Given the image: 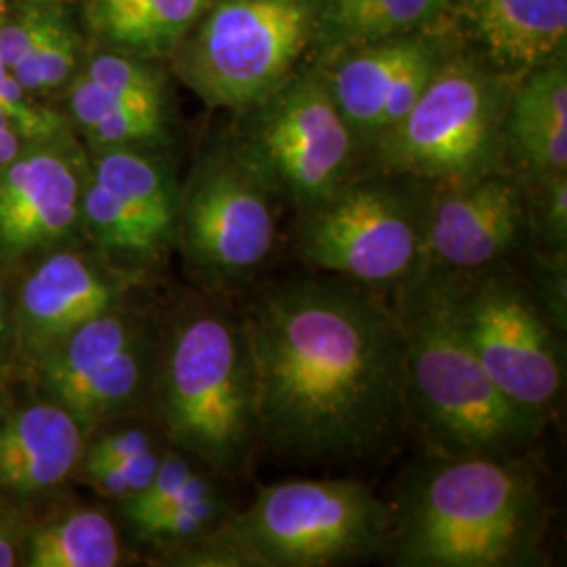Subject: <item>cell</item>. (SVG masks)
Returning a JSON list of instances; mask_svg holds the SVG:
<instances>
[{"instance_id": "obj_23", "label": "cell", "mask_w": 567, "mask_h": 567, "mask_svg": "<svg viewBox=\"0 0 567 567\" xmlns=\"http://www.w3.org/2000/svg\"><path fill=\"white\" fill-rule=\"evenodd\" d=\"M122 559L114 524L100 511H79L39 529L30 540V566L112 567Z\"/></svg>"}, {"instance_id": "obj_28", "label": "cell", "mask_w": 567, "mask_h": 567, "mask_svg": "<svg viewBox=\"0 0 567 567\" xmlns=\"http://www.w3.org/2000/svg\"><path fill=\"white\" fill-rule=\"evenodd\" d=\"M86 79L102 84L105 89L133 95V97H156L164 100L163 81L161 76L145 68L140 61L124 58V55H100L89 63Z\"/></svg>"}, {"instance_id": "obj_21", "label": "cell", "mask_w": 567, "mask_h": 567, "mask_svg": "<svg viewBox=\"0 0 567 567\" xmlns=\"http://www.w3.org/2000/svg\"><path fill=\"white\" fill-rule=\"evenodd\" d=\"M215 0H91L97 34L142 55L175 51Z\"/></svg>"}, {"instance_id": "obj_20", "label": "cell", "mask_w": 567, "mask_h": 567, "mask_svg": "<svg viewBox=\"0 0 567 567\" xmlns=\"http://www.w3.org/2000/svg\"><path fill=\"white\" fill-rule=\"evenodd\" d=\"M447 0H322L313 37L330 53L402 39L437 20Z\"/></svg>"}, {"instance_id": "obj_11", "label": "cell", "mask_w": 567, "mask_h": 567, "mask_svg": "<svg viewBox=\"0 0 567 567\" xmlns=\"http://www.w3.org/2000/svg\"><path fill=\"white\" fill-rule=\"evenodd\" d=\"M276 234L269 189L240 158L208 166L183 204L185 255L215 282L248 280L269 259Z\"/></svg>"}, {"instance_id": "obj_30", "label": "cell", "mask_w": 567, "mask_h": 567, "mask_svg": "<svg viewBox=\"0 0 567 567\" xmlns=\"http://www.w3.org/2000/svg\"><path fill=\"white\" fill-rule=\"evenodd\" d=\"M198 471L189 465L179 454H166L158 465V471L150 486L137 496L124 501V511L131 524L142 522L143 517L164 507L173 498H177L185 487L196 480Z\"/></svg>"}, {"instance_id": "obj_2", "label": "cell", "mask_w": 567, "mask_h": 567, "mask_svg": "<svg viewBox=\"0 0 567 567\" xmlns=\"http://www.w3.org/2000/svg\"><path fill=\"white\" fill-rule=\"evenodd\" d=\"M543 527L526 466L494 454L447 456L405 486L386 545L398 566H529Z\"/></svg>"}, {"instance_id": "obj_8", "label": "cell", "mask_w": 567, "mask_h": 567, "mask_svg": "<svg viewBox=\"0 0 567 567\" xmlns=\"http://www.w3.org/2000/svg\"><path fill=\"white\" fill-rule=\"evenodd\" d=\"M501 97L465 63L440 65L402 121L377 140L385 175L461 185L487 175L498 145Z\"/></svg>"}, {"instance_id": "obj_7", "label": "cell", "mask_w": 567, "mask_h": 567, "mask_svg": "<svg viewBox=\"0 0 567 567\" xmlns=\"http://www.w3.org/2000/svg\"><path fill=\"white\" fill-rule=\"evenodd\" d=\"M466 343L508 400L543 423L564 389L559 344L526 284L498 271L437 274Z\"/></svg>"}, {"instance_id": "obj_17", "label": "cell", "mask_w": 567, "mask_h": 567, "mask_svg": "<svg viewBox=\"0 0 567 567\" xmlns=\"http://www.w3.org/2000/svg\"><path fill=\"white\" fill-rule=\"evenodd\" d=\"M489 58L507 68L545 65L567 39V0H465Z\"/></svg>"}, {"instance_id": "obj_34", "label": "cell", "mask_w": 567, "mask_h": 567, "mask_svg": "<svg viewBox=\"0 0 567 567\" xmlns=\"http://www.w3.org/2000/svg\"><path fill=\"white\" fill-rule=\"evenodd\" d=\"M154 450V440L142 429H122L103 435L86 452V468L126 463L143 452Z\"/></svg>"}, {"instance_id": "obj_10", "label": "cell", "mask_w": 567, "mask_h": 567, "mask_svg": "<svg viewBox=\"0 0 567 567\" xmlns=\"http://www.w3.org/2000/svg\"><path fill=\"white\" fill-rule=\"evenodd\" d=\"M240 161L267 189H278L303 210L324 203L344 185L353 137L328 82L288 81L259 103Z\"/></svg>"}, {"instance_id": "obj_15", "label": "cell", "mask_w": 567, "mask_h": 567, "mask_svg": "<svg viewBox=\"0 0 567 567\" xmlns=\"http://www.w3.org/2000/svg\"><path fill=\"white\" fill-rule=\"evenodd\" d=\"M118 286L72 252H60L28 278L21 290L25 328L41 339H63L110 311Z\"/></svg>"}, {"instance_id": "obj_32", "label": "cell", "mask_w": 567, "mask_h": 567, "mask_svg": "<svg viewBox=\"0 0 567 567\" xmlns=\"http://www.w3.org/2000/svg\"><path fill=\"white\" fill-rule=\"evenodd\" d=\"M0 110L11 118L21 137H47L60 126V116L34 105L28 91L0 58Z\"/></svg>"}, {"instance_id": "obj_24", "label": "cell", "mask_w": 567, "mask_h": 567, "mask_svg": "<svg viewBox=\"0 0 567 567\" xmlns=\"http://www.w3.org/2000/svg\"><path fill=\"white\" fill-rule=\"evenodd\" d=\"M224 501L215 486L203 473L183 489L177 498L164 507L143 517L142 522L131 524L145 540H168L182 543L198 538L219 524L224 515Z\"/></svg>"}, {"instance_id": "obj_5", "label": "cell", "mask_w": 567, "mask_h": 567, "mask_svg": "<svg viewBox=\"0 0 567 567\" xmlns=\"http://www.w3.org/2000/svg\"><path fill=\"white\" fill-rule=\"evenodd\" d=\"M393 508L355 480H290L264 487L210 536L221 566L322 567L386 547Z\"/></svg>"}, {"instance_id": "obj_9", "label": "cell", "mask_w": 567, "mask_h": 567, "mask_svg": "<svg viewBox=\"0 0 567 567\" xmlns=\"http://www.w3.org/2000/svg\"><path fill=\"white\" fill-rule=\"evenodd\" d=\"M429 210L391 185H343L305 210L299 257L368 288L410 282L423 261Z\"/></svg>"}, {"instance_id": "obj_22", "label": "cell", "mask_w": 567, "mask_h": 567, "mask_svg": "<svg viewBox=\"0 0 567 567\" xmlns=\"http://www.w3.org/2000/svg\"><path fill=\"white\" fill-rule=\"evenodd\" d=\"M93 182L118 200L161 252L177 225L175 189L163 166L128 147H114L95 163Z\"/></svg>"}, {"instance_id": "obj_4", "label": "cell", "mask_w": 567, "mask_h": 567, "mask_svg": "<svg viewBox=\"0 0 567 567\" xmlns=\"http://www.w3.org/2000/svg\"><path fill=\"white\" fill-rule=\"evenodd\" d=\"M158 405L173 442L219 473H240L261 444L259 386L244 316L203 309L177 326Z\"/></svg>"}, {"instance_id": "obj_27", "label": "cell", "mask_w": 567, "mask_h": 567, "mask_svg": "<svg viewBox=\"0 0 567 567\" xmlns=\"http://www.w3.org/2000/svg\"><path fill=\"white\" fill-rule=\"evenodd\" d=\"M86 135L103 150L158 142L164 135V110L121 107L86 128Z\"/></svg>"}, {"instance_id": "obj_13", "label": "cell", "mask_w": 567, "mask_h": 567, "mask_svg": "<svg viewBox=\"0 0 567 567\" xmlns=\"http://www.w3.org/2000/svg\"><path fill=\"white\" fill-rule=\"evenodd\" d=\"M524 224L522 192L505 177L487 173L452 185L429 210L419 274L487 269L515 246Z\"/></svg>"}, {"instance_id": "obj_25", "label": "cell", "mask_w": 567, "mask_h": 567, "mask_svg": "<svg viewBox=\"0 0 567 567\" xmlns=\"http://www.w3.org/2000/svg\"><path fill=\"white\" fill-rule=\"evenodd\" d=\"M81 210L91 236L105 250L137 259L158 255V248L143 234L142 227L100 183H89Z\"/></svg>"}, {"instance_id": "obj_1", "label": "cell", "mask_w": 567, "mask_h": 567, "mask_svg": "<svg viewBox=\"0 0 567 567\" xmlns=\"http://www.w3.org/2000/svg\"><path fill=\"white\" fill-rule=\"evenodd\" d=\"M259 386L261 444L290 463L383 454L410 410L398 309L343 278L265 290L244 311Z\"/></svg>"}, {"instance_id": "obj_18", "label": "cell", "mask_w": 567, "mask_h": 567, "mask_svg": "<svg viewBox=\"0 0 567 567\" xmlns=\"http://www.w3.org/2000/svg\"><path fill=\"white\" fill-rule=\"evenodd\" d=\"M508 137L519 158L543 179L567 168L566 63L536 70L511 100Z\"/></svg>"}, {"instance_id": "obj_12", "label": "cell", "mask_w": 567, "mask_h": 567, "mask_svg": "<svg viewBox=\"0 0 567 567\" xmlns=\"http://www.w3.org/2000/svg\"><path fill=\"white\" fill-rule=\"evenodd\" d=\"M44 374L61 408L79 423L102 421L122 412L142 391V337L110 309L63 337Z\"/></svg>"}, {"instance_id": "obj_31", "label": "cell", "mask_w": 567, "mask_h": 567, "mask_svg": "<svg viewBox=\"0 0 567 567\" xmlns=\"http://www.w3.org/2000/svg\"><path fill=\"white\" fill-rule=\"evenodd\" d=\"M161 461L163 456L156 450H150L121 465L86 468V477L102 496L128 501L150 486Z\"/></svg>"}, {"instance_id": "obj_26", "label": "cell", "mask_w": 567, "mask_h": 567, "mask_svg": "<svg viewBox=\"0 0 567 567\" xmlns=\"http://www.w3.org/2000/svg\"><path fill=\"white\" fill-rule=\"evenodd\" d=\"M76 53V37L60 13L44 32L37 49L18 68H13V74L28 93L51 91L72 74Z\"/></svg>"}, {"instance_id": "obj_29", "label": "cell", "mask_w": 567, "mask_h": 567, "mask_svg": "<svg viewBox=\"0 0 567 567\" xmlns=\"http://www.w3.org/2000/svg\"><path fill=\"white\" fill-rule=\"evenodd\" d=\"M60 16L49 0H34L13 21L0 23V58L13 72L42 41L49 25Z\"/></svg>"}, {"instance_id": "obj_16", "label": "cell", "mask_w": 567, "mask_h": 567, "mask_svg": "<svg viewBox=\"0 0 567 567\" xmlns=\"http://www.w3.org/2000/svg\"><path fill=\"white\" fill-rule=\"evenodd\" d=\"M81 423L60 404L28 408L0 429V486L37 492L58 486L81 458Z\"/></svg>"}, {"instance_id": "obj_33", "label": "cell", "mask_w": 567, "mask_h": 567, "mask_svg": "<svg viewBox=\"0 0 567 567\" xmlns=\"http://www.w3.org/2000/svg\"><path fill=\"white\" fill-rule=\"evenodd\" d=\"M547 192L543 200L540 240L557 257H566L567 246V179L564 175L548 177Z\"/></svg>"}, {"instance_id": "obj_6", "label": "cell", "mask_w": 567, "mask_h": 567, "mask_svg": "<svg viewBox=\"0 0 567 567\" xmlns=\"http://www.w3.org/2000/svg\"><path fill=\"white\" fill-rule=\"evenodd\" d=\"M316 18L318 0H215L177 47V70L204 102L248 112L288 82Z\"/></svg>"}, {"instance_id": "obj_36", "label": "cell", "mask_w": 567, "mask_h": 567, "mask_svg": "<svg viewBox=\"0 0 567 567\" xmlns=\"http://www.w3.org/2000/svg\"><path fill=\"white\" fill-rule=\"evenodd\" d=\"M16 564V548L0 522V567H11Z\"/></svg>"}, {"instance_id": "obj_19", "label": "cell", "mask_w": 567, "mask_h": 567, "mask_svg": "<svg viewBox=\"0 0 567 567\" xmlns=\"http://www.w3.org/2000/svg\"><path fill=\"white\" fill-rule=\"evenodd\" d=\"M431 44L414 39H393L358 49L334 70L328 86L344 121L358 135L379 140L381 122L393 86L405 68Z\"/></svg>"}, {"instance_id": "obj_14", "label": "cell", "mask_w": 567, "mask_h": 567, "mask_svg": "<svg viewBox=\"0 0 567 567\" xmlns=\"http://www.w3.org/2000/svg\"><path fill=\"white\" fill-rule=\"evenodd\" d=\"M81 183L58 152L18 154L0 166V248L20 255L58 243L79 221Z\"/></svg>"}, {"instance_id": "obj_35", "label": "cell", "mask_w": 567, "mask_h": 567, "mask_svg": "<svg viewBox=\"0 0 567 567\" xmlns=\"http://www.w3.org/2000/svg\"><path fill=\"white\" fill-rule=\"evenodd\" d=\"M21 152V133L0 110V166L11 163Z\"/></svg>"}, {"instance_id": "obj_3", "label": "cell", "mask_w": 567, "mask_h": 567, "mask_svg": "<svg viewBox=\"0 0 567 567\" xmlns=\"http://www.w3.org/2000/svg\"><path fill=\"white\" fill-rule=\"evenodd\" d=\"M395 307L408 344V393L446 456L507 454L540 421L513 404L475 358L447 303L442 276L419 274Z\"/></svg>"}, {"instance_id": "obj_37", "label": "cell", "mask_w": 567, "mask_h": 567, "mask_svg": "<svg viewBox=\"0 0 567 567\" xmlns=\"http://www.w3.org/2000/svg\"><path fill=\"white\" fill-rule=\"evenodd\" d=\"M7 20V0H0V23Z\"/></svg>"}]
</instances>
